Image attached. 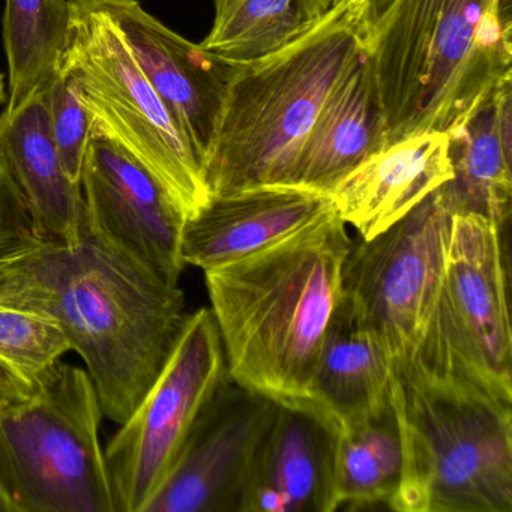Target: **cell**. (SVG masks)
I'll return each mask as SVG.
<instances>
[{
  "label": "cell",
  "mask_w": 512,
  "mask_h": 512,
  "mask_svg": "<svg viewBox=\"0 0 512 512\" xmlns=\"http://www.w3.org/2000/svg\"><path fill=\"white\" fill-rule=\"evenodd\" d=\"M355 10L338 2L275 55L239 65L205 163L209 196L293 187L302 146L332 89L362 53Z\"/></svg>",
  "instance_id": "5b68a950"
},
{
  "label": "cell",
  "mask_w": 512,
  "mask_h": 512,
  "mask_svg": "<svg viewBox=\"0 0 512 512\" xmlns=\"http://www.w3.org/2000/svg\"><path fill=\"white\" fill-rule=\"evenodd\" d=\"M403 443L397 512H512V403L410 359L394 365Z\"/></svg>",
  "instance_id": "277c9868"
},
{
  "label": "cell",
  "mask_w": 512,
  "mask_h": 512,
  "mask_svg": "<svg viewBox=\"0 0 512 512\" xmlns=\"http://www.w3.org/2000/svg\"><path fill=\"white\" fill-rule=\"evenodd\" d=\"M335 427L310 407L278 404L248 470L239 512H334Z\"/></svg>",
  "instance_id": "5bb4252c"
},
{
  "label": "cell",
  "mask_w": 512,
  "mask_h": 512,
  "mask_svg": "<svg viewBox=\"0 0 512 512\" xmlns=\"http://www.w3.org/2000/svg\"><path fill=\"white\" fill-rule=\"evenodd\" d=\"M352 244L334 209L265 250L205 271L233 382L314 410L311 379Z\"/></svg>",
  "instance_id": "7a4b0ae2"
},
{
  "label": "cell",
  "mask_w": 512,
  "mask_h": 512,
  "mask_svg": "<svg viewBox=\"0 0 512 512\" xmlns=\"http://www.w3.org/2000/svg\"><path fill=\"white\" fill-rule=\"evenodd\" d=\"M347 2L355 10L356 25H358L359 37L365 52L370 53L379 37L380 29L385 23L386 17L391 13L397 0H334Z\"/></svg>",
  "instance_id": "4316f807"
},
{
  "label": "cell",
  "mask_w": 512,
  "mask_h": 512,
  "mask_svg": "<svg viewBox=\"0 0 512 512\" xmlns=\"http://www.w3.org/2000/svg\"><path fill=\"white\" fill-rule=\"evenodd\" d=\"M68 2L61 70L76 79L94 134L139 161L190 217L209 199L202 161L104 14L91 0Z\"/></svg>",
  "instance_id": "52a82bcc"
},
{
  "label": "cell",
  "mask_w": 512,
  "mask_h": 512,
  "mask_svg": "<svg viewBox=\"0 0 512 512\" xmlns=\"http://www.w3.org/2000/svg\"><path fill=\"white\" fill-rule=\"evenodd\" d=\"M392 377L391 356L340 296L311 379L314 410L335 428L376 415L391 404Z\"/></svg>",
  "instance_id": "ffe728a7"
},
{
  "label": "cell",
  "mask_w": 512,
  "mask_h": 512,
  "mask_svg": "<svg viewBox=\"0 0 512 512\" xmlns=\"http://www.w3.org/2000/svg\"><path fill=\"white\" fill-rule=\"evenodd\" d=\"M452 214L439 191L373 239L353 242L341 275V298L391 356L418 352L445 272Z\"/></svg>",
  "instance_id": "9c48e42d"
},
{
  "label": "cell",
  "mask_w": 512,
  "mask_h": 512,
  "mask_svg": "<svg viewBox=\"0 0 512 512\" xmlns=\"http://www.w3.org/2000/svg\"><path fill=\"white\" fill-rule=\"evenodd\" d=\"M448 133L403 137L362 161L332 190L335 211L359 238L373 239L451 181Z\"/></svg>",
  "instance_id": "2e32d148"
},
{
  "label": "cell",
  "mask_w": 512,
  "mask_h": 512,
  "mask_svg": "<svg viewBox=\"0 0 512 512\" xmlns=\"http://www.w3.org/2000/svg\"><path fill=\"white\" fill-rule=\"evenodd\" d=\"M91 2L118 32L205 170L239 65L227 64L185 40L149 14L139 0Z\"/></svg>",
  "instance_id": "4fadbf2b"
},
{
  "label": "cell",
  "mask_w": 512,
  "mask_h": 512,
  "mask_svg": "<svg viewBox=\"0 0 512 512\" xmlns=\"http://www.w3.org/2000/svg\"><path fill=\"white\" fill-rule=\"evenodd\" d=\"M88 371L56 362L0 397V512H115Z\"/></svg>",
  "instance_id": "8992f818"
},
{
  "label": "cell",
  "mask_w": 512,
  "mask_h": 512,
  "mask_svg": "<svg viewBox=\"0 0 512 512\" xmlns=\"http://www.w3.org/2000/svg\"><path fill=\"white\" fill-rule=\"evenodd\" d=\"M227 377L211 308L190 313L154 385L104 449L115 512H143L194 421Z\"/></svg>",
  "instance_id": "30bf717a"
},
{
  "label": "cell",
  "mask_w": 512,
  "mask_h": 512,
  "mask_svg": "<svg viewBox=\"0 0 512 512\" xmlns=\"http://www.w3.org/2000/svg\"><path fill=\"white\" fill-rule=\"evenodd\" d=\"M328 194L290 185H268L209 196L185 218V266L218 268L265 250L334 211Z\"/></svg>",
  "instance_id": "9a60e30c"
},
{
  "label": "cell",
  "mask_w": 512,
  "mask_h": 512,
  "mask_svg": "<svg viewBox=\"0 0 512 512\" xmlns=\"http://www.w3.org/2000/svg\"><path fill=\"white\" fill-rule=\"evenodd\" d=\"M275 407L227 374L143 512H239L254 451Z\"/></svg>",
  "instance_id": "8fae6325"
},
{
  "label": "cell",
  "mask_w": 512,
  "mask_h": 512,
  "mask_svg": "<svg viewBox=\"0 0 512 512\" xmlns=\"http://www.w3.org/2000/svg\"><path fill=\"white\" fill-rule=\"evenodd\" d=\"M92 235L169 286H179L185 215L160 182L112 140L92 134L82 170Z\"/></svg>",
  "instance_id": "7c38bea8"
},
{
  "label": "cell",
  "mask_w": 512,
  "mask_h": 512,
  "mask_svg": "<svg viewBox=\"0 0 512 512\" xmlns=\"http://www.w3.org/2000/svg\"><path fill=\"white\" fill-rule=\"evenodd\" d=\"M403 443L392 404L368 418L335 428L334 491L337 509L385 503L397 491Z\"/></svg>",
  "instance_id": "7402d4cb"
},
{
  "label": "cell",
  "mask_w": 512,
  "mask_h": 512,
  "mask_svg": "<svg viewBox=\"0 0 512 512\" xmlns=\"http://www.w3.org/2000/svg\"><path fill=\"white\" fill-rule=\"evenodd\" d=\"M32 236L28 206L0 155V251L16 247Z\"/></svg>",
  "instance_id": "484cf974"
},
{
  "label": "cell",
  "mask_w": 512,
  "mask_h": 512,
  "mask_svg": "<svg viewBox=\"0 0 512 512\" xmlns=\"http://www.w3.org/2000/svg\"><path fill=\"white\" fill-rule=\"evenodd\" d=\"M215 19L202 49L248 65L290 46L322 22L334 0H214Z\"/></svg>",
  "instance_id": "44dd1931"
},
{
  "label": "cell",
  "mask_w": 512,
  "mask_h": 512,
  "mask_svg": "<svg viewBox=\"0 0 512 512\" xmlns=\"http://www.w3.org/2000/svg\"><path fill=\"white\" fill-rule=\"evenodd\" d=\"M7 89H5V79L2 74H0V104H4L7 101Z\"/></svg>",
  "instance_id": "83f0119b"
},
{
  "label": "cell",
  "mask_w": 512,
  "mask_h": 512,
  "mask_svg": "<svg viewBox=\"0 0 512 512\" xmlns=\"http://www.w3.org/2000/svg\"><path fill=\"white\" fill-rule=\"evenodd\" d=\"M503 227L452 215L445 272L412 359L512 403V331Z\"/></svg>",
  "instance_id": "ba28073f"
},
{
  "label": "cell",
  "mask_w": 512,
  "mask_h": 512,
  "mask_svg": "<svg viewBox=\"0 0 512 512\" xmlns=\"http://www.w3.org/2000/svg\"><path fill=\"white\" fill-rule=\"evenodd\" d=\"M0 155L19 187L40 241L76 247L86 230L82 184L62 167L47 112L46 91L0 115Z\"/></svg>",
  "instance_id": "e0dca14e"
},
{
  "label": "cell",
  "mask_w": 512,
  "mask_h": 512,
  "mask_svg": "<svg viewBox=\"0 0 512 512\" xmlns=\"http://www.w3.org/2000/svg\"><path fill=\"white\" fill-rule=\"evenodd\" d=\"M70 20L68 0H7L4 44L10 95L5 110L25 106L61 73Z\"/></svg>",
  "instance_id": "603a6c76"
},
{
  "label": "cell",
  "mask_w": 512,
  "mask_h": 512,
  "mask_svg": "<svg viewBox=\"0 0 512 512\" xmlns=\"http://www.w3.org/2000/svg\"><path fill=\"white\" fill-rule=\"evenodd\" d=\"M46 101L50 128L62 167L71 181L80 184L86 149L94 130L91 116L80 98L76 79L61 70L47 88Z\"/></svg>",
  "instance_id": "d4e9b609"
},
{
  "label": "cell",
  "mask_w": 512,
  "mask_h": 512,
  "mask_svg": "<svg viewBox=\"0 0 512 512\" xmlns=\"http://www.w3.org/2000/svg\"><path fill=\"white\" fill-rule=\"evenodd\" d=\"M385 115L370 53L344 74L302 146L293 187L331 196L338 182L385 146Z\"/></svg>",
  "instance_id": "ac0fdd59"
},
{
  "label": "cell",
  "mask_w": 512,
  "mask_h": 512,
  "mask_svg": "<svg viewBox=\"0 0 512 512\" xmlns=\"http://www.w3.org/2000/svg\"><path fill=\"white\" fill-rule=\"evenodd\" d=\"M512 79L448 131L451 181L437 188L452 215H478L505 227L512 200Z\"/></svg>",
  "instance_id": "d6986e66"
},
{
  "label": "cell",
  "mask_w": 512,
  "mask_h": 512,
  "mask_svg": "<svg viewBox=\"0 0 512 512\" xmlns=\"http://www.w3.org/2000/svg\"><path fill=\"white\" fill-rule=\"evenodd\" d=\"M0 307L55 320L88 368L103 416L130 418L169 361L190 313L184 292L86 230L76 247L0 251Z\"/></svg>",
  "instance_id": "6da1fadb"
},
{
  "label": "cell",
  "mask_w": 512,
  "mask_h": 512,
  "mask_svg": "<svg viewBox=\"0 0 512 512\" xmlns=\"http://www.w3.org/2000/svg\"><path fill=\"white\" fill-rule=\"evenodd\" d=\"M70 350L55 320L35 311L0 307V397L32 391Z\"/></svg>",
  "instance_id": "cb8c5ba5"
},
{
  "label": "cell",
  "mask_w": 512,
  "mask_h": 512,
  "mask_svg": "<svg viewBox=\"0 0 512 512\" xmlns=\"http://www.w3.org/2000/svg\"><path fill=\"white\" fill-rule=\"evenodd\" d=\"M511 0H397L371 49L385 146L449 130L512 79Z\"/></svg>",
  "instance_id": "3957f363"
}]
</instances>
